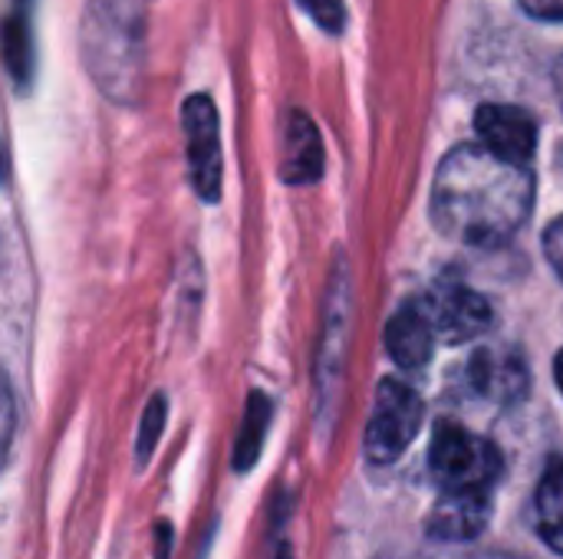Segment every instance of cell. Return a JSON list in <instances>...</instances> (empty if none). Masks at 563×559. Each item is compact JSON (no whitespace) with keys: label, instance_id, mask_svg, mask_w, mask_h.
Wrapping results in <instances>:
<instances>
[{"label":"cell","instance_id":"1","mask_svg":"<svg viewBox=\"0 0 563 559\" xmlns=\"http://www.w3.org/2000/svg\"><path fill=\"white\" fill-rule=\"evenodd\" d=\"M534 204V175L492 155L485 145L449 152L432 181L435 227L468 247H501L511 241Z\"/></svg>","mask_w":563,"mask_h":559},{"label":"cell","instance_id":"2","mask_svg":"<svg viewBox=\"0 0 563 559\" xmlns=\"http://www.w3.org/2000/svg\"><path fill=\"white\" fill-rule=\"evenodd\" d=\"M82 46L99 89L112 99H132L142 79V3L89 0Z\"/></svg>","mask_w":563,"mask_h":559},{"label":"cell","instance_id":"3","mask_svg":"<svg viewBox=\"0 0 563 559\" xmlns=\"http://www.w3.org/2000/svg\"><path fill=\"white\" fill-rule=\"evenodd\" d=\"M429 471L435 484L462 494H492L501 474V458L495 445L455 422H442L429 445Z\"/></svg>","mask_w":563,"mask_h":559},{"label":"cell","instance_id":"4","mask_svg":"<svg viewBox=\"0 0 563 559\" xmlns=\"http://www.w3.org/2000/svg\"><path fill=\"white\" fill-rule=\"evenodd\" d=\"M422 412L426 409H422V399L416 395V389H409L396 379H383L369 425H366V441H363L369 461L393 465L396 458H402L419 435Z\"/></svg>","mask_w":563,"mask_h":559},{"label":"cell","instance_id":"5","mask_svg":"<svg viewBox=\"0 0 563 559\" xmlns=\"http://www.w3.org/2000/svg\"><path fill=\"white\" fill-rule=\"evenodd\" d=\"M181 125H185V142H188V171L191 185L201 201H218L221 198V132H218V109L211 96L195 92L181 105Z\"/></svg>","mask_w":563,"mask_h":559},{"label":"cell","instance_id":"6","mask_svg":"<svg viewBox=\"0 0 563 559\" xmlns=\"http://www.w3.org/2000/svg\"><path fill=\"white\" fill-rule=\"evenodd\" d=\"M432 329L439 339L459 346V343H472L478 336H485L492 329V306L482 293H475L472 287L459 283V280H442L426 300H422Z\"/></svg>","mask_w":563,"mask_h":559},{"label":"cell","instance_id":"7","mask_svg":"<svg viewBox=\"0 0 563 559\" xmlns=\"http://www.w3.org/2000/svg\"><path fill=\"white\" fill-rule=\"evenodd\" d=\"M475 132L492 155L521 168H528V161L538 152V122L521 105H482L475 112Z\"/></svg>","mask_w":563,"mask_h":559},{"label":"cell","instance_id":"8","mask_svg":"<svg viewBox=\"0 0 563 559\" xmlns=\"http://www.w3.org/2000/svg\"><path fill=\"white\" fill-rule=\"evenodd\" d=\"M468 385L488 402H518L528 389V366L518 349H478L468 359Z\"/></svg>","mask_w":563,"mask_h":559},{"label":"cell","instance_id":"9","mask_svg":"<svg viewBox=\"0 0 563 559\" xmlns=\"http://www.w3.org/2000/svg\"><path fill=\"white\" fill-rule=\"evenodd\" d=\"M323 175L320 132L307 112L290 109L280 122V178L287 185H313Z\"/></svg>","mask_w":563,"mask_h":559},{"label":"cell","instance_id":"10","mask_svg":"<svg viewBox=\"0 0 563 559\" xmlns=\"http://www.w3.org/2000/svg\"><path fill=\"white\" fill-rule=\"evenodd\" d=\"M435 329L422 303H406L386 323V353L402 369H422L435 349Z\"/></svg>","mask_w":563,"mask_h":559},{"label":"cell","instance_id":"11","mask_svg":"<svg viewBox=\"0 0 563 559\" xmlns=\"http://www.w3.org/2000/svg\"><path fill=\"white\" fill-rule=\"evenodd\" d=\"M492 521V494H462L445 491L429 517V534L435 540L465 544L475 540Z\"/></svg>","mask_w":563,"mask_h":559},{"label":"cell","instance_id":"12","mask_svg":"<svg viewBox=\"0 0 563 559\" xmlns=\"http://www.w3.org/2000/svg\"><path fill=\"white\" fill-rule=\"evenodd\" d=\"M33 3L36 0H13L7 16V66L16 89L33 82L36 69V43H33Z\"/></svg>","mask_w":563,"mask_h":559},{"label":"cell","instance_id":"13","mask_svg":"<svg viewBox=\"0 0 563 559\" xmlns=\"http://www.w3.org/2000/svg\"><path fill=\"white\" fill-rule=\"evenodd\" d=\"M538 530L548 540V547H554L563 554V461H554L538 488Z\"/></svg>","mask_w":563,"mask_h":559},{"label":"cell","instance_id":"14","mask_svg":"<svg viewBox=\"0 0 563 559\" xmlns=\"http://www.w3.org/2000/svg\"><path fill=\"white\" fill-rule=\"evenodd\" d=\"M271 399L254 392L247 399V409H244V425H241V435L234 441V468L238 471H251L261 448H264V435H267V425H271Z\"/></svg>","mask_w":563,"mask_h":559},{"label":"cell","instance_id":"15","mask_svg":"<svg viewBox=\"0 0 563 559\" xmlns=\"http://www.w3.org/2000/svg\"><path fill=\"white\" fill-rule=\"evenodd\" d=\"M162 425H165V395H155L148 402V409L142 415V428H139V445H135L139 465H145L152 458V448H155V441L162 435Z\"/></svg>","mask_w":563,"mask_h":559},{"label":"cell","instance_id":"16","mask_svg":"<svg viewBox=\"0 0 563 559\" xmlns=\"http://www.w3.org/2000/svg\"><path fill=\"white\" fill-rule=\"evenodd\" d=\"M327 33H343L346 30V7L343 0H297Z\"/></svg>","mask_w":563,"mask_h":559},{"label":"cell","instance_id":"17","mask_svg":"<svg viewBox=\"0 0 563 559\" xmlns=\"http://www.w3.org/2000/svg\"><path fill=\"white\" fill-rule=\"evenodd\" d=\"M544 257L554 267V273L563 280V217H558L548 231H544Z\"/></svg>","mask_w":563,"mask_h":559},{"label":"cell","instance_id":"18","mask_svg":"<svg viewBox=\"0 0 563 559\" xmlns=\"http://www.w3.org/2000/svg\"><path fill=\"white\" fill-rule=\"evenodd\" d=\"M534 20H563V0H518Z\"/></svg>","mask_w":563,"mask_h":559},{"label":"cell","instance_id":"19","mask_svg":"<svg viewBox=\"0 0 563 559\" xmlns=\"http://www.w3.org/2000/svg\"><path fill=\"white\" fill-rule=\"evenodd\" d=\"M554 89H558V99H561L563 109V53L558 56V63H554Z\"/></svg>","mask_w":563,"mask_h":559},{"label":"cell","instance_id":"20","mask_svg":"<svg viewBox=\"0 0 563 559\" xmlns=\"http://www.w3.org/2000/svg\"><path fill=\"white\" fill-rule=\"evenodd\" d=\"M554 376H558V385H561L563 392V349L558 353V359H554Z\"/></svg>","mask_w":563,"mask_h":559},{"label":"cell","instance_id":"21","mask_svg":"<svg viewBox=\"0 0 563 559\" xmlns=\"http://www.w3.org/2000/svg\"><path fill=\"white\" fill-rule=\"evenodd\" d=\"M277 559H294V557H290V550H287V547H280V554H277Z\"/></svg>","mask_w":563,"mask_h":559},{"label":"cell","instance_id":"22","mask_svg":"<svg viewBox=\"0 0 563 559\" xmlns=\"http://www.w3.org/2000/svg\"><path fill=\"white\" fill-rule=\"evenodd\" d=\"M468 559H515V557H495V554H488V557H468Z\"/></svg>","mask_w":563,"mask_h":559}]
</instances>
